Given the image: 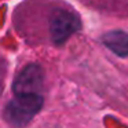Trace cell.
Segmentation results:
<instances>
[{"instance_id": "1", "label": "cell", "mask_w": 128, "mask_h": 128, "mask_svg": "<svg viewBox=\"0 0 128 128\" xmlns=\"http://www.w3.org/2000/svg\"><path fill=\"white\" fill-rule=\"evenodd\" d=\"M43 106V98L39 94L15 95L4 108V120L12 127H25L33 120Z\"/></svg>"}, {"instance_id": "2", "label": "cell", "mask_w": 128, "mask_h": 128, "mask_svg": "<svg viewBox=\"0 0 128 128\" xmlns=\"http://www.w3.org/2000/svg\"><path fill=\"white\" fill-rule=\"evenodd\" d=\"M81 29L80 18L72 11L56 10L50 18V37L56 46L64 44L72 34Z\"/></svg>"}, {"instance_id": "3", "label": "cell", "mask_w": 128, "mask_h": 128, "mask_svg": "<svg viewBox=\"0 0 128 128\" xmlns=\"http://www.w3.org/2000/svg\"><path fill=\"white\" fill-rule=\"evenodd\" d=\"M44 73L43 69L36 64H30L25 66L12 83V91L15 95H25V94H37L43 86Z\"/></svg>"}, {"instance_id": "4", "label": "cell", "mask_w": 128, "mask_h": 128, "mask_svg": "<svg viewBox=\"0 0 128 128\" xmlns=\"http://www.w3.org/2000/svg\"><path fill=\"white\" fill-rule=\"evenodd\" d=\"M102 42L106 48L118 56H128V33L122 30H112L102 36Z\"/></svg>"}]
</instances>
